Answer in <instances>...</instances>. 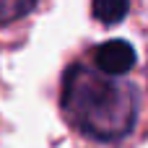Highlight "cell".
Returning a JSON list of instances; mask_svg holds the SVG:
<instances>
[{
	"label": "cell",
	"instance_id": "cell-1",
	"mask_svg": "<svg viewBox=\"0 0 148 148\" xmlns=\"http://www.w3.org/2000/svg\"><path fill=\"white\" fill-rule=\"evenodd\" d=\"M60 104L68 122L94 140L125 138L138 114L135 88L86 62H75L65 70Z\"/></svg>",
	"mask_w": 148,
	"mask_h": 148
},
{
	"label": "cell",
	"instance_id": "cell-2",
	"mask_svg": "<svg viewBox=\"0 0 148 148\" xmlns=\"http://www.w3.org/2000/svg\"><path fill=\"white\" fill-rule=\"evenodd\" d=\"M94 65H96V70H101V73H107V75L122 78V75L130 73L133 65H135V49H133V44H127L125 39L101 42V44L94 49Z\"/></svg>",
	"mask_w": 148,
	"mask_h": 148
},
{
	"label": "cell",
	"instance_id": "cell-3",
	"mask_svg": "<svg viewBox=\"0 0 148 148\" xmlns=\"http://www.w3.org/2000/svg\"><path fill=\"white\" fill-rule=\"evenodd\" d=\"M94 18L104 26H114L127 16V0H91Z\"/></svg>",
	"mask_w": 148,
	"mask_h": 148
},
{
	"label": "cell",
	"instance_id": "cell-4",
	"mask_svg": "<svg viewBox=\"0 0 148 148\" xmlns=\"http://www.w3.org/2000/svg\"><path fill=\"white\" fill-rule=\"evenodd\" d=\"M34 5L36 0H0V26L23 18L26 13H31Z\"/></svg>",
	"mask_w": 148,
	"mask_h": 148
}]
</instances>
